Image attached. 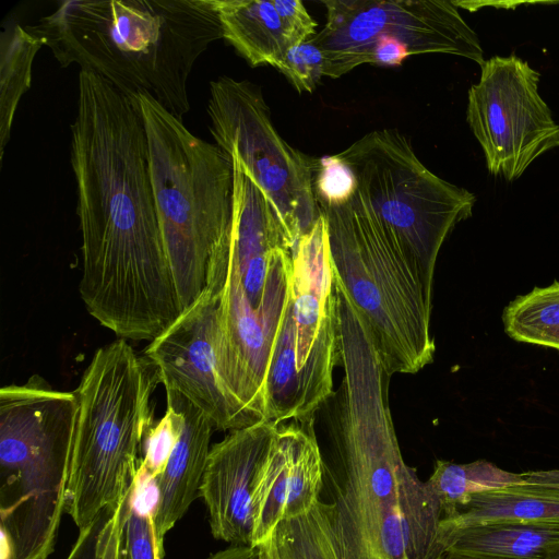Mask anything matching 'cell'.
<instances>
[{
  "mask_svg": "<svg viewBox=\"0 0 559 559\" xmlns=\"http://www.w3.org/2000/svg\"><path fill=\"white\" fill-rule=\"evenodd\" d=\"M550 521H559V488L524 483L473 495L454 514L443 516L439 527Z\"/></svg>",
  "mask_w": 559,
  "mask_h": 559,
  "instance_id": "obj_19",
  "label": "cell"
},
{
  "mask_svg": "<svg viewBox=\"0 0 559 559\" xmlns=\"http://www.w3.org/2000/svg\"><path fill=\"white\" fill-rule=\"evenodd\" d=\"M257 547L259 549V559H277L271 537Z\"/></svg>",
  "mask_w": 559,
  "mask_h": 559,
  "instance_id": "obj_31",
  "label": "cell"
},
{
  "mask_svg": "<svg viewBox=\"0 0 559 559\" xmlns=\"http://www.w3.org/2000/svg\"><path fill=\"white\" fill-rule=\"evenodd\" d=\"M333 274L367 322L389 371L417 373L433 360L432 287L396 238L349 201L319 206Z\"/></svg>",
  "mask_w": 559,
  "mask_h": 559,
  "instance_id": "obj_6",
  "label": "cell"
},
{
  "mask_svg": "<svg viewBox=\"0 0 559 559\" xmlns=\"http://www.w3.org/2000/svg\"><path fill=\"white\" fill-rule=\"evenodd\" d=\"M277 70L299 93L312 92L323 76L324 57L321 49L309 38L289 48Z\"/></svg>",
  "mask_w": 559,
  "mask_h": 559,
  "instance_id": "obj_28",
  "label": "cell"
},
{
  "mask_svg": "<svg viewBox=\"0 0 559 559\" xmlns=\"http://www.w3.org/2000/svg\"><path fill=\"white\" fill-rule=\"evenodd\" d=\"M436 559H440V558H436Z\"/></svg>",
  "mask_w": 559,
  "mask_h": 559,
  "instance_id": "obj_33",
  "label": "cell"
},
{
  "mask_svg": "<svg viewBox=\"0 0 559 559\" xmlns=\"http://www.w3.org/2000/svg\"><path fill=\"white\" fill-rule=\"evenodd\" d=\"M130 98L144 123L159 227L185 311L228 259L233 162L152 96Z\"/></svg>",
  "mask_w": 559,
  "mask_h": 559,
  "instance_id": "obj_4",
  "label": "cell"
},
{
  "mask_svg": "<svg viewBox=\"0 0 559 559\" xmlns=\"http://www.w3.org/2000/svg\"><path fill=\"white\" fill-rule=\"evenodd\" d=\"M229 157L234 176L229 258L252 308L265 317L264 292L273 260L281 249L293 247L270 201Z\"/></svg>",
  "mask_w": 559,
  "mask_h": 559,
  "instance_id": "obj_15",
  "label": "cell"
},
{
  "mask_svg": "<svg viewBox=\"0 0 559 559\" xmlns=\"http://www.w3.org/2000/svg\"><path fill=\"white\" fill-rule=\"evenodd\" d=\"M211 133L260 188L294 248L321 214L313 191L314 158L277 132L259 86L223 75L210 83Z\"/></svg>",
  "mask_w": 559,
  "mask_h": 559,
  "instance_id": "obj_9",
  "label": "cell"
},
{
  "mask_svg": "<svg viewBox=\"0 0 559 559\" xmlns=\"http://www.w3.org/2000/svg\"><path fill=\"white\" fill-rule=\"evenodd\" d=\"M26 28L61 67L78 64L128 97L147 94L181 120L195 61L223 38L212 0H69Z\"/></svg>",
  "mask_w": 559,
  "mask_h": 559,
  "instance_id": "obj_2",
  "label": "cell"
},
{
  "mask_svg": "<svg viewBox=\"0 0 559 559\" xmlns=\"http://www.w3.org/2000/svg\"><path fill=\"white\" fill-rule=\"evenodd\" d=\"M207 559H259V549L247 545H233Z\"/></svg>",
  "mask_w": 559,
  "mask_h": 559,
  "instance_id": "obj_29",
  "label": "cell"
},
{
  "mask_svg": "<svg viewBox=\"0 0 559 559\" xmlns=\"http://www.w3.org/2000/svg\"><path fill=\"white\" fill-rule=\"evenodd\" d=\"M468 90L466 120L492 176L520 178L528 166L559 146V124L538 93L540 74L514 53L480 66Z\"/></svg>",
  "mask_w": 559,
  "mask_h": 559,
  "instance_id": "obj_10",
  "label": "cell"
},
{
  "mask_svg": "<svg viewBox=\"0 0 559 559\" xmlns=\"http://www.w3.org/2000/svg\"><path fill=\"white\" fill-rule=\"evenodd\" d=\"M524 483L522 473L504 471L485 460L463 464L438 460L426 480L443 516L454 514L475 493Z\"/></svg>",
  "mask_w": 559,
  "mask_h": 559,
  "instance_id": "obj_21",
  "label": "cell"
},
{
  "mask_svg": "<svg viewBox=\"0 0 559 559\" xmlns=\"http://www.w3.org/2000/svg\"><path fill=\"white\" fill-rule=\"evenodd\" d=\"M299 391V420H310L332 396L340 362L338 319L328 228L321 213L292 250L288 304Z\"/></svg>",
  "mask_w": 559,
  "mask_h": 559,
  "instance_id": "obj_11",
  "label": "cell"
},
{
  "mask_svg": "<svg viewBox=\"0 0 559 559\" xmlns=\"http://www.w3.org/2000/svg\"><path fill=\"white\" fill-rule=\"evenodd\" d=\"M502 321L512 340L559 350V282L516 297Z\"/></svg>",
  "mask_w": 559,
  "mask_h": 559,
  "instance_id": "obj_23",
  "label": "cell"
},
{
  "mask_svg": "<svg viewBox=\"0 0 559 559\" xmlns=\"http://www.w3.org/2000/svg\"><path fill=\"white\" fill-rule=\"evenodd\" d=\"M153 479L139 464L135 479L122 500L120 542L117 559H163L164 547L158 543L153 510L156 498Z\"/></svg>",
  "mask_w": 559,
  "mask_h": 559,
  "instance_id": "obj_24",
  "label": "cell"
},
{
  "mask_svg": "<svg viewBox=\"0 0 559 559\" xmlns=\"http://www.w3.org/2000/svg\"><path fill=\"white\" fill-rule=\"evenodd\" d=\"M336 155L356 177L348 201L396 238L432 287L441 246L473 215L475 194L430 171L397 130L371 131Z\"/></svg>",
  "mask_w": 559,
  "mask_h": 559,
  "instance_id": "obj_7",
  "label": "cell"
},
{
  "mask_svg": "<svg viewBox=\"0 0 559 559\" xmlns=\"http://www.w3.org/2000/svg\"><path fill=\"white\" fill-rule=\"evenodd\" d=\"M218 295L209 290L158 337L144 357L165 390L185 396L214 425L234 431L262 423L229 386L221 357Z\"/></svg>",
  "mask_w": 559,
  "mask_h": 559,
  "instance_id": "obj_12",
  "label": "cell"
},
{
  "mask_svg": "<svg viewBox=\"0 0 559 559\" xmlns=\"http://www.w3.org/2000/svg\"><path fill=\"white\" fill-rule=\"evenodd\" d=\"M44 46L40 37L14 21L0 35V160L10 141L12 124L22 96L32 83V67Z\"/></svg>",
  "mask_w": 559,
  "mask_h": 559,
  "instance_id": "obj_20",
  "label": "cell"
},
{
  "mask_svg": "<svg viewBox=\"0 0 559 559\" xmlns=\"http://www.w3.org/2000/svg\"><path fill=\"white\" fill-rule=\"evenodd\" d=\"M357 186L353 169L336 154L314 160L313 191L318 206L347 201Z\"/></svg>",
  "mask_w": 559,
  "mask_h": 559,
  "instance_id": "obj_26",
  "label": "cell"
},
{
  "mask_svg": "<svg viewBox=\"0 0 559 559\" xmlns=\"http://www.w3.org/2000/svg\"><path fill=\"white\" fill-rule=\"evenodd\" d=\"M166 413L144 436V457L140 460L143 471L154 479L158 476L171 453L179 431V414L166 402Z\"/></svg>",
  "mask_w": 559,
  "mask_h": 559,
  "instance_id": "obj_27",
  "label": "cell"
},
{
  "mask_svg": "<svg viewBox=\"0 0 559 559\" xmlns=\"http://www.w3.org/2000/svg\"><path fill=\"white\" fill-rule=\"evenodd\" d=\"M212 1L223 38L251 67L278 69L289 48L317 34V22L299 0Z\"/></svg>",
  "mask_w": 559,
  "mask_h": 559,
  "instance_id": "obj_16",
  "label": "cell"
},
{
  "mask_svg": "<svg viewBox=\"0 0 559 559\" xmlns=\"http://www.w3.org/2000/svg\"><path fill=\"white\" fill-rule=\"evenodd\" d=\"M165 391L166 402L171 403L179 414V431L163 472L153 479L156 488L153 522L163 547L165 535L199 496L215 429L185 396L173 390Z\"/></svg>",
  "mask_w": 559,
  "mask_h": 559,
  "instance_id": "obj_17",
  "label": "cell"
},
{
  "mask_svg": "<svg viewBox=\"0 0 559 559\" xmlns=\"http://www.w3.org/2000/svg\"><path fill=\"white\" fill-rule=\"evenodd\" d=\"M157 369L123 338L99 347L74 391L78 421L66 513L79 531L118 507L135 479Z\"/></svg>",
  "mask_w": 559,
  "mask_h": 559,
  "instance_id": "obj_5",
  "label": "cell"
},
{
  "mask_svg": "<svg viewBox=\"0 0 559 559\" xmlns=\"http://www.w3.org/2000/svg\"><path fill=\"white\" fill-rule=\"evenodd\" d=\"M70 160L87 312L118 338L153 341L182 313L159 227L142 117L130 97L79 73Z\"/></svg>",
  "mask_w": 559,
  "mask_h": 559,
  "instance_id": "obj_1",
  "label": "cell"
},
{
  "mask_svg": "<svg viewBox=\"0 0 559 559\" xmlns=\"http://www.w3.org/2000/svg\"><path fill=\"white\" fill-rule=\"evenodd\" d=\"M343 369L330 403V436L342 472L334 525L343 555L355 551L423 484L403 460L389 404V371L369 326L348 297L337 301Z\"/></svg>",
  "mask_w": 559,
  "mask_h": 559,
  "instance_id": "obj_3",
  "label": "cell"
},
{
  "mask_svg": "<svg viewBox=\"0 0 559 559\" xmlns=\"http://www.w3.org/2000/svg\"><path fill=\"white\" fill-rule=\"evenodd\" d=\"M271 538L277 559H344L332 502L319 500L304 514L280 522Z\"/></svg>",
  "mask_w": 559,
  "mask_h": 559,
  "instance_id": "obj_22",
  "label": "cell"
},
{
  "mask_svg": "<svg viewBox=\"0 0 559 559\" xmlns=\"http://www.w3.org/2000/svg\"><path fill=\"white\" fill-rule=\"evenodd\" d=\"M438 546L450 559H540L559 550V521L439 527Z\"/></svg>",
  "mask_w": 559,
  "mask_h": 559,
  "instance_id": "obj_18",
  "label": "cell"
},
{
  "mask_svg": "<svg viewBox=\"0 0 559 559\" xmlns=\"http://www.w3.org/2000/svg\"><path fill=\"white\" fill-rule=\"evenodd\" d=\"M276 426L262 421L234 430L211 448L199 496L216 539L252 546L253 492Z\"/></svg>",
  "mask_w": 559,
  "mask_h": 559,
  "instance_id": "obj_14",
  "label": "cell"
},
{
  "mask_svg": "<svg viewBox=\"0 0 559 559\" xmlns=\"http://www.w3.org/2000/svg\"><path fill=\"white\" fill-rule=\"evenodd\" d=\"M439 558L440 559H450V558H443V557H439ZM540 559H559V550L555 554H551V555L540 558Z\"/></svg>",
  "mask_w": 559,
  "mask_h": 559,
  "instance_id": "obj_32",
  "label": "cell"
},
{
  "mask_svg": "<svg viewBox=\"0 0 559 559\" xmlns=\"http://www.w3.org/2000/svg\"><path fill=\"white\" fill-rule=\"evenodd\" d=\"M526 483L559 488V469L530 471L522 473Z\"/></svg>",
  "mask_w": 559,
  "mask_h": 559,
  "instance_id": "obj_30",
  "label": "cell"
},
{
  "mask_svg": "<svg viewBox=\"0 0 559 559\" xmlns=\"http://www.w3.org/2000/svg\"><path fill=\"white\" fill-rule=\"evenodd\" d=\"M313 423L276 426L253 492L252 547L270 538L280 522L304 514L320 500L324 464Z\"/></svg>",
  "mask_w": 559,
  "mask_h": 559,
  "instance_id": "obj_13",
  "label": "cell"
},
{
  "mask_svg": "<svg viewBox=\"0 0 559 559\" xmlns=\"http://www.w3.org/2000/svg\"><path fill=\"white\" fill-rule=\"evenodd\" d=\"M122 501L118 507L108 508L84 528L67 559H117L120 542Z\"/></svg>",
  "mask_w": 559,
  "mask_h": 559,
  "instance_id": "obj_25",
  "label": "cell"
},
{
  "mask_svg": "<svg viewBox=\"0 0 559 559\" xmlns=\"http://www.w3.org/2000/svg\"><path fill=\"white\" fill-rule=\"evenodd\" d=\"M326 23L311 39L323 75L337 79L360 64L399 66L412 55L447 53L481 66L477 34L453 1L325 0Z\"/></svg>",
  "mask_w": 559,
  "mask_h": 559,
  "instance_id": "obj_8",
  "label": "cell"
}]
</instances>
